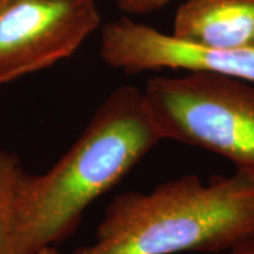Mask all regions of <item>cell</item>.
Masks as SVG:
<instances>
[{
	"label": "cell",
	"mask_w": 254,
	"mask_h": 254,
	"mask_svg": "<svg viewBox=\"0 0 254 254\" xmlns=\"http://www.w3.org/2000/svg\"><path fill=\"white\" fill-rule=\"evenodd\" d=\"M171 0H116L119 9L131 15L152 13L165 7Z\"/></svg>",
	"instance_id": "obj_8"
},
{
	"label": "cell",
	"mask_w": 254,
	"mask_h": 254,
	"mask_svg": "<svg viewBox=\"0 0 254 254\" xmlns=\"http://www.w3.org/2000/svg\"><path fill=\"white\" fill-rule=\"evenodd\" d=\"M142 92L163 140L221 155L254 177V84L189 72L148 79Z\"/></svg>",
	"instance_id": "obj_3"
},
{
	"label": "cell",
	"mask_w": 254,
	"mask_h": 254,
	"mask_svg": "<svg viewBox=\"0 0 254 254\" xmlns=\"http://www.w3.org/2000/svg\"><path fill=\"white\" fill-rule=\"evenodd\" d=\"M254 233V177L196 174L128 190L106 207L93 244L73 254L222 253Z\"/></svg>",
	"instance_id": "obj_1"
},
{
	"label": "cell",
	"mask_w": 254,
	"mask_h": 254,
	"mask_svg": "<svg viewBox=\"0 0 254 254\" xmlns=\"http://www.w3.org/2000/svg\"><path fill=\"white\" fill-rule=\"evenodd\" d=\"M99 26L95 0H0V86L72 57Z\"/></svg>",
	"instance_id": "obj_4"
},
{
	"label": "cell",
	"mask_w": 254,
	"mask_h": 254,
	"mask_svg": "<svg viewBox=\"0 0 254 254\" xmlns=\"http://www.w3.org/2000/svg\"><path fill=\"white\" fill-rule=\"evenodd\" d=\"M172 36L215 49H254V0H185Z\"/></svg>",
	"instance_id": "obj_6"
},
{
	"label": "cell",
	"mask_w": 254,
	"mask_h": 254,
	"mask_svg": "<svg viewBox=\"0 0 254 254\" xmlns=\"http://www.w3.org/2000/svg\"><path fill=\"white\" fill-rule=\"evenodd\" d=\"M219 254H254V233L250 234L226 252Z\"/></svg>",
	"instance_id": "obj_9"
},
{
	"label": "cell",
	"mask_w": 254,
	"mask_h": 254,
	"mask_svg": "<svg viewBox=\"0 0 254 254\" xmlns=\"http://www.w3.org/2000/svg\"><path fill=\"white\" fill-rule=\"evenodd\" d=\"M36 254H60V253L56 247H53L52 245H47V246L41 247Z\"/></svg>",
	"instance_id": "obj_10"
},
{
	"label": "cell",
	"mask_w": 254,
	"mask_h": 254,
	"mask_svg": "<svg viewBox=\"0 0 254 254\" xmlns=\"http://www.w3.org/2000/svg\"><path fill=\"white\" fill-rule=\"evenodd\" d=\"M99 56L111 68L128 74L165 68L185 69L227 75L254 84V49L196 45L127 17L111 20L101 27Z\"/></svg>",
	"instance_id": "obj_5"
},
{
	"label": "cell",
	"mask_w": 254,
	"mask_h": 254,
	"mask_svg": "<svg viewBox=\"0 0 254 254\" xmlns=\"http://www.w3.org/2000/svg\"><path fill=\"white\" fill-rule=\"evenodd\" d=\"M160 141L144 92L123 85L107 95L53 167L39 176L21 177L19 213L37 252L71 233L85 209Z\"/></svg>",
	"instance_id": "obj_2"
},
{
	"label": "cell",
	"mask_w": 254,
	"mask_h": 254,
	"mask_svg": "<svg viewBox=\"0 0 254 254\" xmlns=\"http://www.w3.org/2000/svg\"><path fill=\"white\" fill-rule=\"evenodd\" d=\"M25 172L18 157L0 150V254H36L19 213L18 190Z\"/></svg>",
	"instance_id": "obj_7"
}]
</instances>
